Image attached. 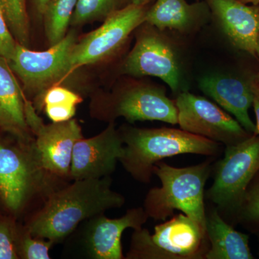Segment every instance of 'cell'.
I'll return each instance as SVG.
<instances>
[{
	"mask_svg": "<svg viewBox=\"0 0 259 259\" xmlns=\"http://www.w3.org/2000/svg\"><path fill=\"white\" fill-rule=\"evenodd\" d=\"M206 236L209 243L206 259H252L248 236L225 222L217 209L206 218Z\"/></svg>",
	"mask_w": 259,
	"mask_h": 259,
	"instance_id": "ac0fdd59",
	"label": "cell"
},
{
	"mask_svg": "<svg viewBox=\"0 0 259 259\" xmlns=\"http://www.w3.org/2000/svg\"><path fill=\"white\" fill-rule=\"evenodd\" d=\"M120 0H77L70 24L74 26L105 19L117 10Z\"/></svg>",
	"mask_w": 259,
	"mask_h": 259,
	"instance_id": "603a6c76",
	"label": "cell"
},
{
	"mask_svg": "<svg viewBox=\"0 0 259 259\" xmlns=\"http://www.w3.org/2000/svg\"><path fill=\"white\" fill-rule=\"evenodd\" d=\"M54 242L45 238L32 236L27 231L22 238L20 244L22 258L25 259H49V250Z\"/></svg>",
	"mask_w": 259,
	"mask_h": 259,
	"instance_id": "cb8c5ba5",
	"label": "cell"
},
{
	"mask_svg": "<svg viewBox=\"0 0 259 259\" xmlns=\"http://www.w3.org/2000/svg\"><path fill=\"white\" fill-rule=\"evenodd\" d=\"M199 88L220 106L234 116L247 132L255 134V125L248 113L253 102L250 81L245 82L228 76H205L199 81Z\"/></svg>",
	"mask_w": 259,
	"mask_h": 259,
	"instance_id": "2e32d148",
	"label": "cell"
},
{
	"mask_svg": "<svg viewBox=\"0 0 259 259\" xmlns=\"http://www.w3.org/2000/svg\"><path fill=\"white\" fill-rule=\"evenodd\" d=\"M258 171L259 135L253 134L226 146L207 198L219 208H234L243 203L247 187Z\"/></svg>",
	"mask_w": 259,
	"mask_h": 259,
	"instance_id": "8992f818",
	"label": "cell"
},
{
	"mask_svg": "<svg viewBox=\"0 0 259 259\" xmlns=\"http://www.w3.org/2000/svg\"><path fill=\"white\" fill-rule=\"evenodd\" d=\"M51 0H33L34 5L36 8L37 13L40 15L44 14L47 5Z\"/></svg>",
	"mask_w": 259,
	"mask_h": 259,
	"instance_id": "f1b7e54d",
	"label": "cell"
},
{
	"mask_svg": "<svg viewBox=\"0 0 259 259\" xmlns=\"http://www.w3.org/2000/svg\"><path fill=\"white\" fill-rule=\"evenodd\" d=\"M250 84L253 94V105L254 107L255 117H256L254 134L259 135V77L258 75L250 79Z\"/></svg>",
	"mask_w": 259,
	"mask_h": 259,
	"instance_id": "83f0119b",
	"label": "cell"
},
{
	"mask_svg": "<svg viewBox=\"0 0 259 259\" xmlns=\"http://www.w3.org/2000/svg\"><path fill=\"white\" fill-rule=\"evenodd\" d=\"M148 218L144 207L130 209L122 217L110 219L104 214L89 221L85 243L89 255L94 259H122V236L127 228H143Z\"/></svg>",
	"mask_w": 259,
	"mask_h": 259,
	"instance_id": "5bb4252c",
	"label": "cell"
},
{
	"mask_svg": "<svg viewBox=\"0 0 259 259\" xmlns=\"http://www.w3.org/2000/svg\"><path fill=\"white\" fill-rule=\"evenodd\" d=\"M19 258L11 224L5 220L0 221V259Z\"/></svg>",
	"mask_w": 259,
	"mask_h": 259,
	"instance_id": "d4e9b609",
	"label": "cell"
},
{
	"mask_svg": "<svg viewBox=\"0 0 259 259\" xmlns=\"http://www.w3.org/2000/svg\"><path fill=\"white\" fill-rule=\"evenodd\" d=\"M207 236L185 214L155 226L150 234L144 228L134 230L127 259L204 258L209 246Z\"/></svg>",
	"mask_w": 259,
	"mask_h": 259,
	"instance_id": "277c9868",
	"label": "cell"
},
{
	"mask_svg": "<svg viewBox=\"0 0 259 259\" xmlns=\"http://www.w3.org/2000/svg\"><path fill=\"white\" fill-rule=\"evenodd\" d=\"M82 101L79 94L56 84L42 94L41 107L53 122H65L74 118L76 106Z\"/></svg>",
	"mask_w": 259,
	"mask_h": 259,
	"instance_id": "ffe728a7",
	"label": "cell"
},
{
	"mask_svg": "<svg viewBox=\"0 0 259 259\" xmlns=\"http://www.w3.org/2000/svg\"><path fill=\"white\" fill-rule=\"evenodd\" d=\"M211 172V161L185 168L158 162L153 175L159 178L161 186L150 190L145 198L144 208L148 218L165 221L177 209L197 223L206 235L204 186Z\"/></svg>",
	"mask_w": 259,
	"mask_h": 259,
	"instance_id": "3957f363",
	"label": "cell"
},
{
	"mask_svg": "<svg viewBox=\"0 0 259 259\" xmlns=\"http://www.w3.org/2000/svg\"><path fill=\"white\" fill-rule=\"evenodd\" d=\"M256 55H258L259 57V35L258 37V40H257V45H256ZM258 76L259 77V73L258 74Z\"/></svg>",
	"mask_w": 259,
	"mask_h": 259,
	"instance_id": "1f68e13d",
	"label": "cell"
},
{
	"mask_svg": "<svg viewBox=\"0 0 259 259\" xmlns=\"http://www.w3.org/2000/svg\"><path fill=\"white\" fill-rule=\"evenodd\" d=\"M204 8L203 3L189 5L185 0H156L146 12L145 22L161 30H184L193 23Z\"/></svg>",
	"mask_w": 259,
	"mask_h": 259,
	"instance_id": "d6986e66",
	"label": "cell"
},
{
	"mask_svg": "<svg viewBox=\"0 0 259 259\" xmlns=\"http://www.w3.org/2000/svg\"><path fill=\"white\" fill-rule=\"evenodd\" d=\"M244 215L250 221L259 222V183L255 186L249 193H245Z\"/></svg>",
	"mask_w": 259,
	"mask_h": 259,
	"instance_id": "4316f807",
	"label": "cell"
},
{
	"mask_svg": "<svg viewBox=\"0 0 259 259\" xmlns=\"http://www.w3.org/2000/svg\"><path fill=\"white\" fill-rule=\"evenodd\" d=\"M197 1H199V0H197Z\"/></svg>",
	"mask_w": 259,
	"mask_h": 259,
	"instance_id": "d6a6232c",
	"label": "cell"
},
{
	"mask_svg": "<svg viewBox=\"0 0 259 259\" xmlns=\"http://www.w3.org/2000/svg\"><path fill=\"white\" fill-rule=\"evenodd\" d=\"M0 8L15 40L28 48L30 31L25 0H0Z\"/></svg>",
	"mask_w": 259,
	"mask_h": 259,
	"instance_id": "7402d4cb",
	"label": "cell"
},
{
	"mask_svg": "<svg viewBox=\"0 0 259 259\" xmlns=\"http://www.w3.org/2000/svg\"><path fill=\"white\" fill-rule=\"evenodd\" d=\"M26 100L8 61L0 56V127L23 143L34 140L25 117Z\"/></svg>",
	"mask_w": 259,
	"mask_h": 259,
	"instance_id": "e0dca14e",
	"label": "cell"
},
{
	"mask_svg": "<svg viewBox=\"0 0 259 259\" xmlns=\"http://www.w3.org/2000/svg\"><path fill=\"white\" fill-rule=\"evenodd\" d=\"M124 152L120 131L111 122L100 134L90 139L81 138L75 144L69 177L74 180L110 177Z\"/></svg>",
	"mask_w": 259,
	"mask_h": 259,
	"instance_id": "8fae6325",
	"label": "cell"
},
{
	"mask_svg": "<svg viewBox=\"0 0 259 259\" xmlns=\"http://www.w3.org/2000/svg\"><path fill=\"white\" fill-rule=\"evenodd\" d=\"M49 172L42 166L33 141L21 148L0 141V197L10 210L18 212L32 195L48 185Z\"/></svg>",
	"mask_w": 259,
	"mask_h": 259,
	"instance_id": "5b68a950",
	"label": "cell"
},
{
	"mask_svg": "<svg viewBox=\"0 0 259 259\" xmlns=\"http://www.w3.org/2000/svg\"><path fill=\"white\" fill-rule=\"evenodd\" d=\"M110 177L74 180L64 188L51 192L44 207L29 223L32 236L59 243L85 220L122 207L125 198L111 188Z\"/></svg>",
	"mask_w": 259,
	"mask_h": 259,
	"instance_id": "6da1fadb",
	"label": "cell"
},
{
	"mask_svg": "<svg viewBox=\"0 0 259 259\" xmlns=\"http://www.w3.org/2000/svg\"><path fill=\"white\" fill-rule=\"evenodd\" d=\"M25 117L34 146L42 166L51 175L69 177L74 145L83 138L81 126L74 118L46 125L31 102L25 101Z\"/></svg>",
	"mask_w": 259,
	"mask_h": 259,
	"instance_id": "ba28073f",
	"label": "cell"
},
{
	"mask_svg": "<svg viewBox=\"0 0 259 259\" xmlns=\"http://www.w3.org/2000/svg\"><path fill=\"white\" fill-rule=\"evenodd\" d=\"M76 42V33L71 31L47 51L29 50L18 44L8 64L27 91L42 95L73 71L70 56Z\"/></svg>",
	"mask_w": 259,
	"mask_h": 259,
	"instance_id": "52a82bcc",
	"label": "cell"
},
{
	"mask_svg": "<svg viewBox=\"0 0 259 259\" xmlns=\"http://www.w3.org/2000/svg\"><path fill=\"white\" fill-rule=\"evenodd\" d=\"M77 0H51L42 16L45 18V31L51 46L55 45L66 35L68 26L76 8Z\"/></svg>",
	"mask_w": 259,
	"mask_h": 259,
	"instance_id": "44dd1931",
	"label": "cell"
},
{
	"mask_svg": "<svg viewBox=\"0 0 259 259\" xmlns=\"http://www.w3.org/2000/svg\"><path fill=\"white\" fill-rule=\"evenodd\" d=\"M151 0H130L131 4L137 5V6H145Z\"/></svg>",
	"mask_w": 259,
	"mask_h": 259,
	"instance_id": "f546056e",
	"label": "cell"
},
{
	"mask_svg": "<svg viewBox=\"0 0 259 259\" xmlns=\"http://www.w3.org/2000/svg\"><path fill=\"white\" fill-rule=\"evenodd\" d=\"M178 124L190 134L230 146L248 138L241 124L215 104L190 93L177 97Z\"/></svg>",
	"mask_w": 259,
	"mask_h": 259,
	"instance_id": "30bf717a",
	"label": "cell"
},
{
	"mask_svg": "<svg viewBox=\"0 0 259 259\" xmlns=\"http://www.w3.org/2000/svg\"><path fill=\"white\" fill-rule=\"evenodd\" d=\"M106 115L107 118L122 117L131 123L158 120L178 124L176 103L163 90L152 87H137L124 92L108 105Z\"/></svg>",
	"mask_w": 259,
	"mask_h": 259,
	"instance_id": "4fadbf2b",
	"label": "cell"
},
{
	"mask_svg": "<svg viewBox=\"0 0 259 259\" xmlns=\"http://www.w3.org/2000/svg\"><path fill=\"white\" fill-rule=\"evenodd\" d=\"M240 1L244 3V4H252L253 5L259 4V0H240Z\"/></svg>",
	"mask_w": 259,
	"mask_h": 259,
	"instance_id": "4dcf8cb0",
	"label": "cell"
},
{
	"mask_svg": "<svg viewBox=\"0 0 259 259\" xmlns=\"http://www.w3.org/2000/svg\"><path fill=\"white\" fill-rule=\"evenodd\" d=\"M123 71L131 76H151L163 80L177 91L180 85V71L175 53L163 38L147 32L139 37L123 64Z\"/></svg>",
	"mask_w": 259,
	"mask_h": 259,
	"instance_id": "7c38bea8",
	"label": "cell"
},
{
	"mask_svg": "<svg viewBox=\"0 0 259 259\" xmlns=\"http://www.w3.org/2000/svg\"><path fill=\"white\" fill-rule=\"evenodd\" d=\"M120 132L125 148L120 162L141 183L151 182L153 166L164 158L189 153L214 156L221 149L220 143L182 129L125 127Z\"/></svg>",
	"mask_w": 259,
	"mask_h": 259,
	"instance_id": "7a4b0ae2",
	"label": "cell"
},
{
	"mask_svg": "<svg viewBox=\"0 0 259 259\" xmlns=\"http://www.w3.org/2000/svg\"><path fill=\"white\" fill-rule=\"evenodd\" d=\"M207 3L233 46L256 55L259 4L248 6L240 0H207Z\"/></svg>",
	"mask_w": 259,
	"mask_h": 259,
	"instance_id": "9a60e30c",
	"label": "cell"
},
{
	"mask_svg": "<svg viewBox=\"0 0 259 259\" xmlns=\"http://www.w3.org/2000/svg\"><path fill=\"white\" fill-rule=\"evenodd\" d=\"M17 44L0 8V56L9 61L14 54Z\"/></svg>",
	"mask_w": 259,
	"mask_h": 259,
	"instance_id": "484cf974",
	"label": "cell"
},
{
	"mask_svg": "<svg viewBox=\"0 0 259 259\" xmlns=\"http://www.w3.org/2000/svg\"><path fill=\"white\" fill-rule=\"evenodd\" d=\"M146 12L144 6L132 4L112 12L100 28L76 42L70 56L73 71L100 62L114 54L133 30L144 23Z\"/></svg>",
	"mask_w": 259,
	"mask_h": 259,
	"instance_id": "9c48e42d",
	"label": "cell"
}]
</instances>
